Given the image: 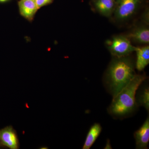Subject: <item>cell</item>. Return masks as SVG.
I'll use <instances>...</instances> for the list:
<instances>
[{"label": "cell", "mask_w": 149, "mask_h": 149, "mask_svg": "<svg viewBox=\"0 0 149 149\" xmlns=\"http://www.w3.org/2000/svg\"><path fill=\"white\" fill-rule=\"evenodd\" d=\"M136 75L134 63L128 56L115 57L109 64L105 77L107 88L113 97L125 88Z\"/></svg>", "instance_id": "1"}, {"label": "cell", "mask_w": 149, "mask_h": 149, "mask_svg": "<svg viewBox=\"0 0 149 149\" xmlns=\"http://www.w3.org/2000/svg\"><path fill=\"white\" fill-rule=\"evenodd\" d=\"M146 79L144 75L136 74L130 83L113 97L109 108L111 114L115 116H124L134 110L136 106V91Z\"/></svg>", "instance_id": "2"}, {"label": "cell", "mask_w": 149, "mask_h": 149, "mask_svg": "<svg viewBox=\"0 0 149 149\" xmlns=\"http://www.w3.org/2000/svg\"><path fill=\"white\" fill-rule=\"evenodd\" d=\"M108 48L112 55L115 57L127 56L135 51L136 47L131 44L127 36L118 35L108 41Z\"/></svg>", "instance_id": "3"}, {"label": "cell", "mask_w": 149, "mask_h": 149, "mask_svg": "<svg viewBox=\"0 0 149 149\" xmlns=\"http://www.w3.org/2000/svg\"><path fill=\"white\" fill-rule=\"evenodd\" d=\"M143 0H116L115 18L117 21L124 22L132 17L139 9Z\"/></svg>", "instance_id": "4"}, {"label": "cell", "mask_w": 149, "mask_h": 149, "mask_svg": "<svg viewBox=\"0 0 149 149\" xmlns=\"http://www.w3.org/2000/svg\"><path fill=\"white\" fill-rule=\"evenodd\" d=\"M0 141L4 147L10 149L19 148V140L17 133L11 125L0 129Z\"/></svg>", "instance_id": "5"}, {"label": "cell", "mask_w": 149, "mask_h": 149, "mask_svg": "<svg viewBox=\"0 0 149 149\" xmlns=\"http://www.w3.org/2000/svg\"><path fill=\"white\" fill-rule=\"evenodd\" d=\"M136 148L147 149L149 141V119L148 117L142 126L134 134Z\"/></svg>", "instance_id": "6"}, {"label": "cell", "mask_w": 149, "mask_h": 149, "mask_svg": "<svg viewBox=\"0 0 149 149\" xmlns=\"http://www.w3.org/2000/svg\"><path fill=\"white\" fill-rule=\"evenodd\" d=\"M18 6L20 15L29 21L33 19L39 9L34 0H20Z\"/></svg>", "instance_id": "7"}, {"label": "cell", "mask_w": 149, "mask_h": 149, "mask_svg": "<svg viewBox=\"0 0 149 149\" xmlns=\"http://www.w3.org/2000/svg\"><path fill=\"white\" fill-rule=\"evenodd\" d=\"M93 5L99 13L107 17H109L114 13L116 0H94Z\"/></svg>", "instance_id": "8"}, {"label": "cell", "mask_w": 149, "mask_h": 149, "mask_svg": "<svg viewBox=\"0 0 149 149\" xmlns=\"http://www.w3.org/2000/svg\"><path fill=\"white\" fill-rule=\"evenodd\" d=\"M127 37L129 40L135 42L142 44H148L149 43V29L148 27L143 25L136 27L130 32Z\"/></svg>", "instance_id": "9"}, {"label": "cell", "mask_w": 149, "mask_h": 149, "mask_svg": "<svg viewBox=\"0 0 149 149\" xmlns=\"http://www.w3.org/2000/svg\"><path fill=\"white\" fill-rule=\"evenodd\" d=\"M135 51L137 54L136 68L139 71H142L149 63V46L136 47Z\"/></svg>", "instance_id": "10"}, {"label": "cell", "mask_w": 149, "mask_h": 149, "mask_svg": "<svg viewBox=\"0 0 149 149\" xmlns=\"http://www.w3.org/2000/svg\"><path fill=\"white\" fill-rule=\"evenodd\" d=\"M102 127L100 124L95 123L92 125L88 133L86 140L83 147V149H89L98 138L102 131Z\"/></svg>", "instance_id": "11"}, {"label": "cell", "mask_w": 149, "mask_h": 149, "mask_svg": "<svg viewBox=\"0 0 149 149\" xmlns=\"http://www.w3.org/2000/svg\"><path fill=\"white\" fill-rule=\"evenodd\" d=\"M139 102L141 105L143 106L148 111L149 109V88L145 89L141 94L139 98Z\"/></svg>", "instance_id": "12"}, {"label": "cell", "mask_w": 149, "mask_h": 149, "mask_svg": "<svg viewBox=\"0 0 149 149\" xmlns=\"http://www.w3.org/2000/svg\"><path fill=\"white\" fill-rule=\"evenodd\" d=\"M52 1L53 0H35L37 7L39 9L51 3Z\"/></svg>", "instance_id": "13"}, {"label": "cell", "mask_w": 149, "mask_h": 149, "mask_svg": "<svg viewBox=\"0 0 149 149\" xmlns=\"http://www.w3.org/2000/svg\"><path fill=\"white\" fill-rule=\"evenodd\" d=\"M3 146L2 144L1 143V141H0V148H3Z\"/></svg>", "instance_id": "14"}, {"label": "cell", "mask_w": 149, "mask_h": 149, "mask_svg": "<svg viewBox=\"0 0 149 149\" xmlns=\"http://www.w3.org/2000/svg\"><path fill=\"white\" fill-rule=\"evenodd\" d=\"M7 1V0H0V2H3L6 1Z\"/></svg>", "instance_id": "15"}, {"label": "cell", "mask_w": 149, "mask_h": 149, "mask_svg": "<svg viewBox=\"0 0 149 149\" xmlns=\"http://www.w3.org/2000/svg\"><path fill=\"white\" fill-rule=\"evenodd\" d=\"M34 1H35V0H34Z\"/></svg>", "instance_id": "16"}]
</instances>
